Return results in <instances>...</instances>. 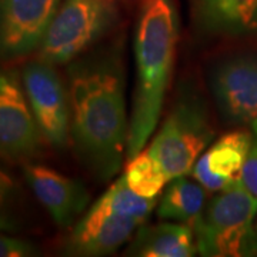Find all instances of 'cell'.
<instances>
[{
    "mask_svg": "<svg viewBox=\"0 0 257 257\" xmlns=\"http://www.w3.org/2000/svg\"><path fill=\"white\" fill-rule=\"evenodd\" d=\"M22 83L43 139L56 149H63L70 138V104L53 64L40 59L26 64Z\"/></svg>",
    "mask_w": 257,
    "mask_h": 257,
    "instance_id": "cell-6",
    "label": "cell"
},
{
    "mask_svg": "<svg viewBox=\"0 0 257 257\" xmlns=\"http://www.w3.org/2000/svg\"><path fill=\"white\" fill-rule=\"evenodd\" d=\"M126 74L120 45L74 59L69 67L70 139L83 165L111 180L127 157Z\"/></svg>",
    "mask_w": 257,
    "mask_h": 257,
    "instance_id": "cell-1",
    "label": "cell"
},
{
    "mask_svg": "<svg viewBox=\"0 0 257 257\" xmlns=\"http://www.w3.org/2000/svg\"><path fill=\"white\" fill-rule=\"evenodd\" d=\"M12 194H13V182L0 169V230H9L12 227L8 217V204Z\"/></svg>",
    "mask_w": 257,
    "mask_h": 257,
    "instance_id": "cell-20",
    "label": "cell"
},
{
    "mask_svg": "<svg viewBox=\"0 0 257 257\" xmlns=\"http://www.w3.org/2000/svg\"><path fill=\"white\" fill-rule=\"evenodd\" d=\"M253 126H254V136L240 173V183L257 199V121L253 123Z\"/></svg>",
    "mask_w": 257,
    "mask_h": 257,
    "instance_id": "cell-18",
    "label": "cell"
},
{
    "mask_svg": "<svg viewBox=\"0 0 257 257\" xmlns=\"http://www.w3.org/2000/svg\"><path fill=\"white\" fill-rule=\"evenodd\" d=\"M26 182L59 227H70L82 214L90 196L84 184L42 165L25 166Z\"/></svg>",
    "mask_w": 257,
    "mask_h": 257,
    "instance_id": "cell-10",
    "label": "cell"
},
{
    "mask_svg": "<svg viewBox=\"0 0 257 257\" xmlns=\"http://www.w3.org/2000/svg\"><path fill=\"white\" fill-rule=\"evenodd\" d=\"M127 251L140 257H190L197 253V244L190 226L167 220L150 227L140 226Z\"/></svg>",
    "mask_w": 257,
    "mask_h": 257,
    "instance_id": "cell-14",
    "label": "cell"
},
{
    "mask_svg": "<svg viewBox=\"0 0 257 257\" xmlns=\"http://www.w3.org/2000/svg\"><path fill=\"white\" fill-rule=\"evenodd\" d=\"M127 160L123 177L128 187L140 196L155 199L170 182L147 147Z\"/></svg>",
    "mask_w": 257,
    "mask_h": 257,
    "instance_id": "cell-17",
    "label": "cell"
},
{
    "mask_svg": "<svg viewBox=\"0 0 257 257\" xmlns=\"http://www.w3.org/2000/svg\"><path fill=\"white\" fill-rule=\"evenodd\" d=\"M194 23L207 35L257 36V0H190Z\"/></svg>",
    "mask_w": 257,
    "mask_h": 257,
    "instance_id": "cell-13",
    "label": "cell"
},
{
    "mask_svg": "<svg viewBox=\"0 0 257 257\" xmlns=\"http://www.w3.org/2000/svg\"><path fill=\"white\" fill-rule=\"evenodd\" d=\"M143 223L90 207L72 230L66 251L73 256H106L119 250Z\"/></svg>",
    "mask_w": 257,
    "mask_h": 257,
    "instance_id": "cell-11",
    "label": "cell"
},
{
    "mask_svg": "<svg viewBox=\"0 0 257 257\" xmlns=\"http://www.w3.org/2000/svg\"><path fill=\"white\" fill-rule=\"evenodd\" d=\"M42 139L23 83L15 72L0 69V157L22 160L35 156Z\"/></svg>",
    "mask_w": 257,
    "mask_h": 257,
    "instance_id": "cell-7",
    "label": "cell"
},
{
    "mask_svg": "<svg viewBox=\"0 0 257 257\" xmlns=\"http://www.w3.org/2000/svg\"><path fill=\"white\" fill-rule=\"evenodd\" d=\"M142 2H143V5H145V6H147V5H149V3H150L152 0H142Z\"/></svg>",
    "mask_w": 257,
    "mask_h": 257,
    "instance_id": "cell-21",
    "label": "cell"
},
{
    "mask_svg": "<svg viewBox=\"0 0 257 257\" xmlns=\"http://www.w3.org/2000/svg\"><path fill=\"white\" fill-rule=\"evenodd\" d=\"M62 0H0V57L12 60L42 46Z\"/></svg>",
    "mask_w": 257,
    "mask_h": 257,
    "instance_id": "cell-8",
    "label": "cell"
},
{
    "mask_svg": "<svg viewBox=\"0 0 257 257\" xmlns=\"http://www.w3.org/2000/svg\"><path fill=\"white\" fill-rule=\"evenodd\" d=\"M256 227H257V226H256Z\"/></svg>",
    "mask_w": 257,
    "mask_h": 257,
    "instance_id": "cell-22",
    "label": "cell"
},
{
    "mask_svg": "<svg viewBox=\"0 0 257 257\" xmlns=\"http://www.w3.org/2000/svg\"><path fill=\"white\" fill-rule=\"evenodd\" d=\"M177 15L172 0H152L142 15L135 40L136 89L128 120L127 159L155 135L173 72Z\"/></svg>",
    "mask_w": 257,
    "mask_h": 257,
    "instance_id": "cell-2",
    "label": "cell"
},
{
    "mask_svg": "<svg viewBox=\"0 0 257 257\" xmlns=\"http://www.w3.org/2000/svg\"><path fill=\"white\" fill-rule=\"evenodd\" d=\"M193 224L197 253L209 257L257 254V199L240 180L219 192Z\"/></svg>",
    "mask_w": 257,
    "mask_h": 257,
    "instance_id": "cell-3",
    "label": "cell"
},
{
    "mask_svg": "<svg viewBox=\"0 0 257 257\" xmlns=\"http://www.w3.org/2000/svg\"><path fill=\"white\" fill-rule=\"evenodd\" d=\"M156 204L157 197L149 199L133 192L121 176L90 207L111 216L145 223Z\"/></svg>",
    "mask_w": 257,
    "mask_h": 257,
    "instance_id": "cell-16",
    "label": "cell"
},
{
    "mask_svg": "<svg viewBox=\"0 0 257 257\" xmlns=\"http://www.w3.org/2000/svg\"><path fill=\"white\" fill-rule=\"evenodd\" d=\"M253 136L244 130H233L211 145L193 167V177L206 190L221 192L240 180Z\"/></svg>",
    "mask_w": 257,
    "mask_h": 257,
    "instance_id": "cell-12",
    "label": "cell"
},
{
    "mask_svg": "<svg viewBox=\"0 0 257 257\" xmlns=\"http://www.w3.org/2000/svg\"><path fill=\"white\" fill-rule=\"evenodd\" d=\"M207 106L192 87H183L147 147L169 180L189 175L213 139Z\"/></svg>",
    "mask_w": 257,
    "mask_h": 257,
    "instance_id": "cell-4",
    "label": "cell"
},
{
    "mask_svg": "<svg viewBox=\"0 0 257 257\" xmlns=\"http://www.w3.org/2000/svg\"><path fill=\"white\" fill-rule=\"evenodd\" d=\"M206 207V189L186 176L172 179L157 206V216L193 227Z\"/></svg>",
    "mask_w": 257,
    "mask_h": 257,
    "instance_id": "cell-15",
    "label": "cell"
},
{
    "mask_svg": "<svg viewBox=\"0 0 257 257\" xmlns=\"http://www.w3.org/2000/svg\"><path fill=\"white\" fill-rule=\"evenodd\" d=\"M210 87L221 116L231 123L257 121V56H236L217 64Z\"/></svg>",
    "mask_w": 257,
    "mask_h": 257,
    "instance_id": "cell-9",
    "label": "cell"
},
{
    "mask_svg": "<svg viewBox=\"0 0 257 257\" xmlns=\"http://www.w3.org/2000/svg\"><path fill=\"white\" fill-rule=\"evenodd\" d=\"M124 0H62L42 42L40 60L73 62L114 28Z\"/></svg>",
    "mask_w": 257,
    "mask_h": 257,
    "instance_id": "cell-5",
    "label": "cell"
},
{
    "mask_svg": "<svg viewBox=\"0 0 257 257\" xmlns=\"http://www.w3.org/2000/svg\"><path fill=\"white\" fill-rule=\"evenodd\" d=\"M36 253V247L28 240L0 236V257H29Z\"/></svg>",
    "mask_w": 257,
    "mask_h": 257,
    "instance_id": "cell-19",
    "label": "cell"
}]
</instances>
